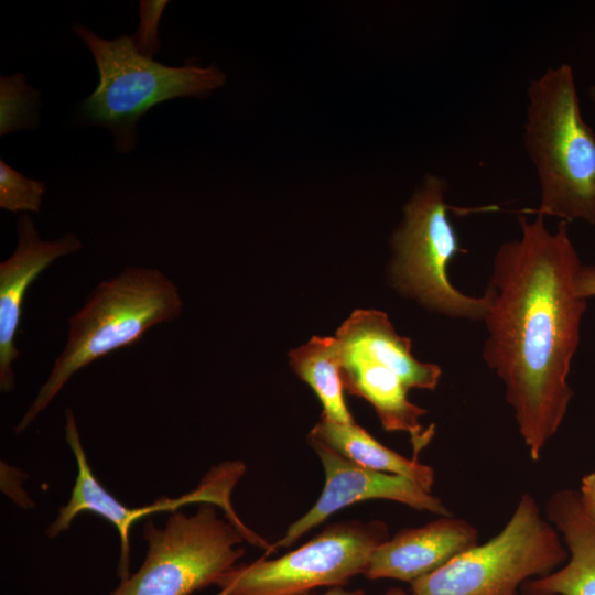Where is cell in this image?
<instances>
[{
  "label": "cell",
  "instance_id": "14",
  "mask_svg": "<svg viewBox=\"0 0 595 595\" xmlns=\"http://www.w3.org/2000/svg\"><path fill=\"white\" fill-rule=\"evenodd\" d=\"M342 347L368 356L393 369L408 389L436 388L440 366L419 361L411 353L409 338L394 331L386 313L357 310L336 332Z\"/></svg>",
  "mask_w": 595,
  "mask_h": 595
},
{
  "label": "cell",
  "instance_id": "20",
  "mask_svg": "<svg viewBox=\"0 0 595 595\" xmlns=\"http://www.w3.org/2000/svg\"><path fill=\"white\" fill-rule=\"evenodd\" d=\"M165 0H141L139 1V26L131 35L139 54L148 58H153L160 51L161 44L158 34L160 19L167 6Z\"/></svg>",
  "mask_w": 595,
  "mask_h": 595
},
{
  "label": "cell",
  "instance_id": "26",
  "mask_svg": "<svg viewBox=\"0 0 595 595\" xmlns=\"http://www.w3.org/2000/svg\"><path fill=\"white\" fill-rule=\"evenodd\" d=\"M302 595H316V594L313 593V592H310V593H305V594H302Z\"/></svg>",
  "mask_w": 595,
  "mask_h": 595
},
{
  "label": "cell",
  "instance_id": "3",
  "mask_svg": "<svg viewBox=\"0 0 595 595\" xmlns=\"http://www.w3.org/2000/svg\"><path fill=\"white\" fill-rule=\"evenodd\" d=\"M182 309L176 284L159 269L128 267L101 281L68 317L66 345L14 432L25 431L78 370L174 321Z\"/></svg>",
  "mask_w": 595,
  "mask_h": 595
},
{
  "label": "cell",
  "instance_id": "21",
  "mask_svg": "<svg viewBox=\"0 0 595 595\" xmlns=\"http://www.w3.org/2000/svg\"><path fill=\"white\" fill-rule=\"evenodd\" d=\"M576 294L587 300L595 296V264H582L575 277Z\"/></svg>",
  "mask_w": 595,
  "mask_h": 595
},
{
  "label": "cell",
  "instance_id": "16",
  "mask_svg": "<svg viewBox=\"0 0 595 595\" xmlns=\"http://www.w3.org/2000/svg\"><path fill=\"white\" fill-rule=\"evenodd\" d=\"M307 437L323 442L356 464L407 477L432 493L435 476L431 466L385 446L356 422L339 423L321 415Z\"/></svg>",
  "mask_w": 595,
  "mask_h": 595
},
{
  "label": "cell",
  "instance_id": "12",
  "mask_svg": "<svg viewBox=\"0 0 595 595\" xmlns=\"http://www.w3.org/2000/svg\"><path fill=\"white\" fill-rule=\"evenodd\" d=\"M544 513L562 536L569 561L545 576L524 582L523 595H595V518L571 489L553 493Z\"/></svg>",
  "mask_w": 595,
  "mask_h": 595
},
{
  "label": "cell",
  "instance_id": "11",
  "mask_svg": "<svg viewBox=\"0 0 595 595\" xmlns=\"http://www.w3.org/2000/svg\"><path fill=\"white\" fill-rule=\"evenodd\" d=\"M477 529L467 521L440 516L425 526L401 529L372 552L364 574L368 580L412 583L478 544Z\"/></svg>",
  "mask_w": 595,
  "mask_h": 595
},
{
  "label": "cell",
  "instance_id": "15",
  "mask_svg": "<svg viewBox=\"0 0 595 595\" xmlns=\"http://www.w3.org/2000/svg\"><path fill=\"white\" fill-rule=\"evenodd\" d=\"M65 440L74 454L77 475L68 502L60 508L56 518L46 529V536L53 539L69 529L73 520L80 512H93L104 518L118 531L120 539L118 574L121 580H125L129 576L130 529L136 522L133 508L121 504L95 477L71 409H67L65 413Z\"/></svg>",
  "mask_w": 595,
  "mask_h": 595
},
{
  "label": "cell",
  "instance_id": "8",
  "mask_svg": "<svg viewBox=\"0 0 595 595\" xmlns=\"http://www.w3.org/2000/svg\"><path fill=\"white\" fill-rule=\"evenodd\" d=\"M388 539L381 520L336 522L282 556L235 565L215 585L219 595H302L344 586L365 574L372 552Z\"/></svg>",
  "mask_w": 595,
  "mask_h": 595
},
{
  "label": "cell",
  "instance_id": "22",
  "mask_svg": "<svg viewBox=\"0 0 595 595\" xmlns=\"http://www.w3.org/2000/svg\"><path fill=\"white\" fill-rule=\"evenodd\" d=\"M578 494L586 511L595 518V470L582 478Z\"/></svg>",
  "mask_w": 595,
  "mask_h": 595
},
{
  "label": "cell",
  "instance_id": "18",
  "mask_svg": "<svg viewBox=\"0 0 595 595\" xmlns=\"http://www.w3.org/2000/svg\"><path fill=\"white\" fill-rule=\"evenodd\" d=\"M41 95L23 73L0 77V136L39 125Z\"/></svg>",
  "mask_w": 595,
  "mask_h": 595
},
{
  "label": "cell",
  "instance_id": "23",
  "mask_svg": "<svg viewBox=\"0 0 595 595\" xmlns=\"http://www.w3.org/2000/svg\"><path fill=\"white\" fill-rule=\"evenodd\" d=\"M323 595H367L363 589H346L343 586L329 587Z\"/></svg>",
  "mask_w": 595,
  "mask_h": 595
},
{
  "label": "cell",
  "instance_id": "4",
  "mask_svg": "<svg viewBox=\"0 0 595 595\" xmlns=\"http://www.w3.org/2000/svg\"><path fill=\"white\" fill-rule=\"evenodd\" d=\"M95 60L99 82L79 108L80 119L106 128L121 154L137 145V125L155 105L178 97H203L223 86L225 74L214 65L169 66L138 53L131 36L107 40L88 26L73 24Z\"/></svg>",
  "mask_w": 595,
  "mask_h": 595
},
{
  "label": "cell",
  "instance_id": "19",
  "mask_svg": "<svg viewBox=\"0 0 595 595\" xmlns=\"http://www.w3.org/2000/svg\"><path fill=\"white\" fill-rule=\"evenodd\" d=\"M46 185L30 178L0 160V208L40 213Z\"/></svg>",
  "mask_w": 595,
  "mask_h": 595
},
{
  "label": "cell",
  "instance_id": "6",
  "mask_svg": "<svg viewBox=\"0 0 595 595\" xmlns=\"http://www.w3.org/2000/svg\"><path fill=\"white\" fill-rule=\"evenodd\" d=\"M446 182L426 175L404 206V218L392 236L394 258L391 280L403 295L426 309L454 318L484 321L489 295L475 298L462 293L450 281L448 266L466 249L448 216L456 209L445 202Z\"/></svg>",
  "mask_w": 595,
  "mask_h": 595
},
{
  "label": "cell",
  "instance_id": "1",
  "mask_svg": "<svg viewBox=\"0 0 595 595\" xmlns=\"http://www.w3.org/2000/svg\"><path fill=\"white\" fill-rule=\"evenodd\" d=\"M520 213L519 238L498 248L486 292L483 358L505 385L518 431L533 461L559 431L573 390L567 381L587 309L575 292L582 266L561 220Z\"/></svg>",
  "mask_w": 595,
  "mask_h": 595
},
{
  "label": "cell",
  "instance_id": "24",
  "mask_svg": "<svg viewBox=\"0 0 595 595\" xmlns=\"http://www.w3.org/2000/svg\"><path fill=\"white\" fill-rule=\"evenodd\" d=\"M383 595H409V594L400 587H391Z\"/></svg>",
  "mask_w": 595,
  "mask_h": 595
},
{
  "label": "cell",
  "instance_id": "7",
  "mask_svg": "<svg viewBox=\"0 0 595 595\" xmlns=\"http://www.w3.org/2000/svg\"><path fill=\"white\" fill-rule=\"evenodd\" d=\"M143 538L148 550L142 565L110 595H190L215 585L237 565L247 540L210 502L193 515L172 511L162 528L148 520Z\"/></svg>",
  "mask_w": 595,
  "mask_h": 595
},
{
  "label": "cell",
  "instance_id": "10",
  "mask_svg": "<svg viewBox=\"0 0 595 595\" xmlns=\"http://www.w3.org/2000/svg\"><path fill=\"white\" fill-rule=\"evenodd\" d=\"M17 232L13 253L0 263V389L3 393L15 387L13 363L19 357L15 335L29 286L57 259L77 253L83 247L73 232L42 240L33 218L25 213L18 219Z\"/></svg>",
  "mask_w": 595,
  "mask_h": 595
},
{
  "label": "cell",
  "instance_id": "9",
  "mask_svg": "<svg viewBox=\"0 0 595 595\" xmlns=\"http://www.w3.org/2000/svg\"><path fill=\"white\" fill-rule=\"evenodd\" d=\"M307 440L322 463L325 484L315 504L288 527L275 548L292 545L338 510L371 499L392 500L419 511L451 516L441 499L411 479L364 467L318 440Z\"/></svg>",
  "mask_w": 595,
  "mask_h": 595
},
{
  "label": "cell",
  "instance_id": "13",
  "mask_svg": "<svg viewBox=\"0 0 595 595\" xmlns=\"http://www.w3.org/2000/svg\"><path fill=\"white\" fill-rule=\"evenodd\" d=\"M342 379L344 389L360 397L375 409L382 428L388 432H404L413 447V458L431 443L435 429L422 425L426 410L408 399V387L387 365L342 347Z\"/></svg>",
  "mask_w": 595,
  "mask_h": 595
},
{
  "label": "cell",
  "instance_id": "5",
  "mask_svg": "<svg viewBox=\"0 0 595 595\" xmlns=\"http://www.w3.org/2000/svg\"><path fill=\"white\" fill-rule=\"evenodd\" d=\"M560 533L524 493L502 530L410 584L411 595H519L522 584L565 562Z\"/></svg>",
  "mask_w": 595,
  "mask_h": 595
},
{
  "label": "cell",
  "instance_id": "25",
  "mask_svg": "<svg viewBox=\"0 0 595 595\" xmlns=\"http://www.w3.org/2000/svg\"><path fill=\"white\" fill-rule=\"evenodd\" d=\"M589 97L595 102V85L589 88Z\"/></svg>",
  "mask_w": 595,
  "mask_h": 595
},
{
  "label": "cell",
  "instance_id": "2",
  "mask_svg": "<svg viewBox=\"0 0 595 595\" xmlns=\"http://www.w3.org/2000/svg\"><path fill=\"white\" fill-rule=\"evenodd\" d=\"M523 142L540 184L538 208L520 213L595 224V133L584 120L572 66L530 82Z\"/></svg>",
  "mask_w": 595,
  "mask_h": 595
},
{
  "label": "cell",
  "instance_id": "17",
  "mask_svg": "<svg viewBox=\"0 0 595 595\" xmlns=\"http://www.w3.org/2000/svg\"><path fill=\"white\" fill-rule=\"evenodd\" d=\"M289 363L320 399L322 415L339 423H355L344 399L342 349L336 337H312L289 353Z\"/></svg>",
  "mask_w": 595,
  "mask_h": 595
}]
</instances>
